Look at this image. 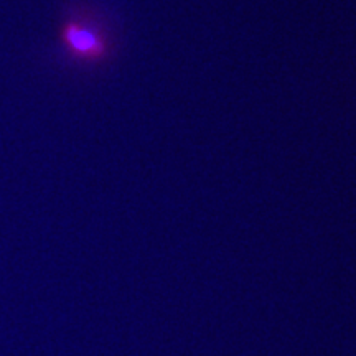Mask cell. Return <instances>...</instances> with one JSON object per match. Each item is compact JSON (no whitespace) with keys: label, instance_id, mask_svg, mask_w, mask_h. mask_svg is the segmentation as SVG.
Instances as JSON below:
<instances>
[{"label":"cell","instance_id":"obj_1","mask_svg":"<svg viewBox=\"0 0 356 356\" xmlns=\"http://www.w3.org/2000/svg\"><path fill=\"white\" fill-rule=\"evenodd\" d=\"M68 38L71 44L79 51H89L96 48V38L95 35L86 32L81 29H71L68 32Z\"/></svg>","mask_w":356,"mask_h":356}]
</instances>
